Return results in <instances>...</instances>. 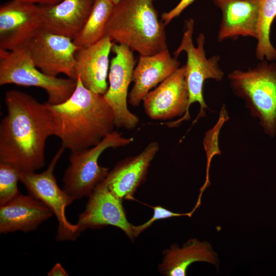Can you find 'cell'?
<instances>
[{
	"label": "cell",
	"instance_id": "obj_19",
	"mask_svg": "<svg viewBox=\"0 0 276 276\" xmlns=\"http://www.w3.org/2000/svg\"><path fill=\"white\" fill-rule=\"evenodd\" d=\"M53 215L52 211L38 199L19 194L0 206V233L33 231Z\"/></svg>",
	"mask_w": 276,
	"mask_h": 276
},
{
	"label": "cell",
	"instance_id": "obj_27",
	"mask_svg": "<svg viewBox=\"0 0 276 276\" xmlns=\"http://www.w3.org/2000/svg\"><path fill=\"white\" fill-rule=\"evenodd\" d=\"M21 1L38 5H52L56 4L62 0H20Z\"/></svg>",
	"mask_w": 276,
	"mask_h": 276
},
{
	"label": "cell",
	"instance_id": "obj_28",
	"mask_svg": "<svg viewBox=\"0 0 276 276\" xmlns=\"http://www.w3.org/2000/svg\"><path fill=\"white\" fill-rule=\"evenodd\" d=\"M114 4H117L120 0H111Z\"/></svg>",
	"mask_w": 276,
	"mask_h": 276
},
{
	"label": "cell",
	"instance_id": "obj_25",
	"mask_svg": "<svg viewBox=\"0 0 276 276\" xmlns=\"http://www.w3.org/2000/svg\"><path fill=\"white\" fill-rule=\"evenodd\" d=\"M195 0H181L172 9L161 15V20L166 25L174 18L178 17L182 11Z\"/></svg>",
	"mask_w": 276,
	"mask_h": 276
},
{
	"label": "cell",
	"instance_id": "obj_10",
	"mask_svg": "<svg viewBox=\"0 0 276 276\" xmlns=\"http://www.w3.org/2000/svg\"><path fill=\"white\" fill-rule=\"evenodd\" d=\"M111 51L115 56L110 61L109 86L103 97L113 111L116 126L133 129L139 118L127 107L128 89L136 61L133 51L125 45L114 43Z\"/></svg>",
	"mask_w": 276,
	"mask_h": 276
},
{
	"label": "cell",
	"instance_id": "obj_7",
	"mask_svg": "<svg viewBox=\"0 0 276 276\" xmlns=\"http://www.w3.org/2000/svg\"><path fill=\"white\" fill-rule=\"evenodd\" d=\"M194 21L190 18L185 21V29L179 45L174 52V56L177 57L182 52L187 54L185 66V78L189 93L188 110L191 104L197 102L199 104V111L193 121V126L200 118L205 116V110L210 109L206 104L203 95L204 82L209 79L216 81L222 80L224 73L219 65L220 57L213 56L206 57L204 50L205 36L202 33L199 34L197 39V46L193 41Z\"/></svg>",
	"mask_w": 276,
	"mask_h": 276
},
{
	"label": "cell",
	"instance_id": "obj_13",
	"mask_svg": "<svg viewBox=\"0 0 276 276\" xmlns=\"http://www.w3.org/2000/svg\"><path fill=\"white\" fill-rule=\"evenodd\" d=\"M88 197L85 210L80 214L76 223L80 233L87 228L111 225L119 228L131 240H134L133 225L127 219L122 200L102 182Z\"/></svg>",
	"mask_w": 276,
	"mask_h": 276
},
{
	"label": "cell",
	"instance_id": "obj_6",
	"mask_svg": "<svg viewBox=\"0 0 276 276\" xmlns=\"http://www.w3.org/2000/svg\"><path fill=\"white\" fill-rule=\"evenodd\" d=\"M133 140V137H125L121 133L114 130L96 146L82 151L71 152L70 165L62 179L63 189L74 200L89 197L109 172L108 168L98 164L101 154L108 148L128 145Z\"/></svg>",
	"mask_w": 276,
	"mask_h": 276
},
{
	"label": "cell",
	"instance_id": "obj_1",
	"mask_svg": "<svg viewBox=\"0 0 276 276\" xmlns=\"http://www.w3.org/2000/svg\"><path fill=\"white\" fill-rule=\"evenodd\" d=\"M7 113L0 124V163L20 172H35L45 164L44 149L52 135L45 104L17 90L6 92Z\"/></svg>",
	"mask_w": 276,
	"mask_h": 276
},
{
	"label": "cell",
	"instance_id": "obj_17",
	"mask_svg": "<svg viewBox=\"0 0 276 276\" xmlns=\"http://www.w3.org/2000/svg\"><path fill=\"white\" fill-rule=\"evenodd\" d=\"M222 11L218 40L257 37L260 0H212Z\"/></svg>",
	"mask_w": 276,
	"mask_h": 276
},
{
	"label": "cell",
	"instance_id": "obj_20",
	"mask_svg": "<svg viewBox=\"0 0 276 276\" xmlns=\"http://www.w3.org/2000/svg\"><path fill=\"white\" fill-rule=\"evenodd\" d=\"M217 259L216 253L208 243L191 239L182 247L173 244L165 249L158 269L163 275L185 276L188 267L193 263L206 262L216 265Z\"/></svg>",
	"mask_w": 276,
	"mask_h": 276
},
{
	"label": "cell",
	"instance_id": "obj_21",
	"mask_svg": "<svg viewBox=\"0 0 276 276\" xmlns=\"http://www.w3.org/2000/svg\"><path fill=\"white\" fill-rule=\"evenodd\" d=\"M114 5L111 0H94L85 24L73 39L77 47L81 48L90 45L104 36L105 29Z\"/></svg>",
	"mask_w": 276,
	"mask_h": 276
},
{
	"label": "cell",
	"instance_id": "obj_2",
	"mask_svg": "<svg viewBox=\"0 0 276 276\" xmlns=\"http://www.w3.org/2000/svg\"><path fill=\"white\" fill-rule=\"evenodd\" d=\"M71 96L57 104L44 103L52 135L71 152L82 151L99 143L116 126L113 110L103 95L87 88L77 77Z\"/></svg>",
	"mask_w": 276,
	"mask_h": 276
},
{
	"label": "cell",
	"instance_id": "obj_26",
	"mask_svg": "<svg viewBox=\"0 0 276 276\" xmlns=\"http://www.w3.org/2000/svg\"><path fill=\"white\" fill-rule=\"evenodd\" d=\"M47 275L48 276H67L68 274L62 265L57 263L48 272Z\"/></svg>",
	"mask_w": 276,
	"mask_h": 276
},
{
	"label": "cell",
	"instance_id": "obj_22",
	"mask_svg": "<svg viewBox=\"0 0 276 276\" xmlns=\"http://www.w3.org/2000/svg\"><path fill=\"white\" fill-rule=\"evenodd\" d=\"M276 17V0H260L256 56L260 60H276V49L270 41L271 25Z\"/></svg>",
	"mask_w": 276,
	"mask_h": 276
},
{
	"label": "cell",
	"instance_id": "obj_15",
	"mask_svg": "<svg viewBox=\"0 0 276 276\" xmlns=\"http://www.w3.org/2000/svg\"><path fill=\"white\" fill-rule=\"evenodd\" d=\"M177 57H172L168 49L152 55H140L132 75L133 86L128 102L139 106L151 90L174 73L180 67Z\"/></svg>",
	"mask_w": 276,
	"mask_h": 276
},
{
	"label": "cell",
	"instance_id": "obj_18",
	"mask_svg": "<svg viewBox=\"0 0 276 276\" xmlns=\"http://www.w3.org/2000/svg\"><path fill=\"white\" fill-rule=\"evenodd\" d=\"M94 0H62L52 5H38L42 28L75 38L90 13Z\"/></svg>",
	"mask_w": 276,
	"mask_h": 276
},
{
	"label": "cell",
	"instance_id": "obj_3",
	"mask_svg": "<svg viewBox=\"0 0 276 276\" xmlns=\"http://www.w3.org/2000/svg\"><path fill=\"white\" fill-rule=\"evenodd\" d=\"M154 0H120L115 4L104 35L140 55L168 49L166 25L159 19Z\"/></svg>",
	"mask_w": 276,
	"mask_h": 276
},
{
	"label": "cell",
	"instance_id": "obj_5",
	"mask_svg": "<svg viewBox=\"0 0 276 276\" xmlns=\"http://www.w3.org/2000/svg\"><path fill=\"white\" fill-rule=\"evenodd\" d=\"M76 80L47 75L34 64L27 47L11 51L0 50V85L13 84L43 89L49 104L67 100L76 86Z\"/></svg>",
	"mask_w": 276,
	"mask_h": 276
},
{
	"label": "cell",
	"instance_id": "obj_4",
	"mask_svg": "<svg viewBox=\"0 0 276 276\" xmlns=\"http://www.w3.org/2000/svg\"><path fill=\"white\" fill-rule=\"evenodd\" d=\"M227 78L234 95L250 115L259 120L264 133L276 135V63L262 60L247 70H235Z\"/></svg>",
	"mask_w": 276,
	"mask_h": 276
},
{
	"label": "cell",
	"instance_id": "obj_12",
	"mask_svg": "<svg viewBox=\"0 0 276 276\" xmlns=\"http://www.w3.org/2000/svg\"><path fill=\"white\" fill-rule=\"evenodd\" d=\"M42 28L38 5L11 0L0 7V50L26 47Z\"/></svg>",
	"mask_w": 276,
	"mask_h": 276
},
{
	"label": "cell",
	"instance_id": "obj_24",
	"mask_svg": "<svg viewBox=\"0 0 276 276\" xmlns=\"http://www.w3.org/2000/svg\"><path fill=\"white\" fill-rule=\"evenodd\" d=\"M152 208L153 210V214L150 219L141 225H133V232L135 238L137 237L144 230L151 226V225L156 221L174 217L187 216L191 217L193 214L191 211L186 213H178L173 212L159 205Z\"/></svg>",
	"mask_w": 276,
	"mask_h": 276
},
{
	"label": "cell",
	"instance_id": "obj_14",
	"mask_svg": "<svg viewBox=\"0 0 276 276\" xmlns=\"http://www.w3.org/2000/svg\"><path fill=\"white\" fill-rule=\"evenodd\" d=\"M159 149L158 143L152 142L139 154L118 163L101 182L121 200H134V195L146 180Z\"/></svg>",
	"mask_w": 276,
	"mask_h": 276
},
{
	"label": "cell",
	"instance_id": "obj_23",
	"mask_svg": "<svg viewBox=\"0 0 276 276\" xmlns=\"http://www.w3.org/2000/svg\"><path fill=\"white\" fill-rule=\"evenodd\" d=\"M20 172L13 166L0 163V206L3 205L20 194L17 183Z\"/></svg>",
	"mask_w": 276,
	"mask_h": 276
},
{
	"label": "cell",
	"instance_id": "obj_16",
	"mask_svg": "<svg viewBox=\"0 0 276 276\" xmlns=\"http://www.w3.org/2000/svg\"><path fill=\"white\" fill-rule=\"evenodd\" d=\"M114 42L104 35L96 42L80 48L75 55V72L83 85L103 95L107 90L109 56Z\"/></svg>",
	"mask_w": 276,
	"mask_h": 276
},
{
	"label": "cell",
	"instance_id": "obj_11",
	"mask_svg": "<svg viewBox=\"0 0 276 276\" xmlns=\"http://www.w3.org/2000/svg\"><path fill=\"white\" fill-rule=\"evenodd\" d=\"M185 71V65L180 67L145 96L144 108L149 118L166 120L179 117L175 121L163 123L169 128L190 120Z\"/></svg>",
	"mask_w": 276,
	"mask_h": 276
},
{
	"label": "cell",
	"instance_id": "obj_9",
	"mask_svg": "<svg viewBox=\"0 0 276 276\" xmlns=\"http://www.w3.org/2000/svg\"><path fill=\"white\" fill-rule=\"evenodd\" d=\"M27 47L34 64L45 74L57 77L63 74L77 80L75 55L80 48L73 39L41 28Z\"/></svg>",
	"mask_w": 276,
	"mask_h": 276
},
{
	"label": "cell",
	"instance_id": "obj_8",
	"mask_svg": "<svg viewBox=\"0 0 276 276\" xmlns=\"http://www.w3.org/2000/svg\"><path fill=\"white\" fill-rule=\"evenodd\" d=\"M65 149L61 146L44 171L20 172V181L29 195L41 201L55 215L58 222L56 239L74 241L80 235L77 225L71 224L65 215V209L74 200L58 187L54 175L56 165Z\"/></svg>",
	"mask_w": 276,
	"mask_h": 276
}]
</instances>
